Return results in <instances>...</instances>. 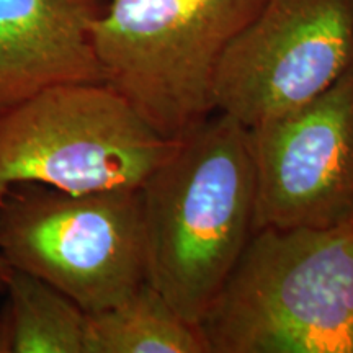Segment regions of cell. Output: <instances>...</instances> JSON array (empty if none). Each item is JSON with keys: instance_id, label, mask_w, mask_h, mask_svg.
Returning a JSON list of instances; mask_svg holds the SVG:
<instances>
[{"instance_id": "cell-1", "label": "cell", "mask_w": 353, "mask_h": 353, "mask_svg": "<svg viewBox=\"0 0 353 353\" xmlns=\"http://www.w3.org/2000/svg\"><path fill=\"white\" fill-rule=\"evenodd\" d=\"M145 281L200 325L252 236L247 128L211 113L139 187Z\"/></svg>"}, {"instance_id": "cell-2", "label": "cell", "mask_w": 353, "mask_h": 353, "mask_svg": "<svg viewBox=\"0 0 353 353\" xmlns=\"http://www.w3.org/2000/svg\"><path fill=\"white\" fill-rule=\"evenodd\" d=\"M198 329L210 353H353V218L254 231Z\"/></svg>"}, {"instance_id": "cell-3", "label": "cell", "mask_w": 353, "mask_h": 353, "mask_svg": "<svg viewBox=\"0 0 353 353\" xmlns=\"http://www.w3.org/2000/svg\"><path fill=\"white\" fill-rule=\"evenodd\" d=\"M265 0H107L92 26L103 83L149 126L182 139L213 107L228 44Z\"/></svg>"}, {"instance_id": "cell-4", "label": "cell", "mask_w": 353, "mask_h": 353, "mask_svg": "<svg viewBox=\"0 0 353 353\" xmlns=\"http://www.w3.org/2000/svg\"><path fill=\"white\" fill-rule=\"evenodd\" d=\"M180 139H167L103 82L46 88L0 112V201L19 183L69 193L139 188Z\"/></svg>"}, {"instance_id": "cell-5", "label": "cell", "mask_w": 353, "mask_h": 353, "mask_svg": "<svg viewBox=\"0 0 353 353\" xmlns=\"http://www.w3.org/2000/svg\"><path fill=\"white\" fill-rule=\"evenodd\" d=\"M0 255L87 314L112 307L145 281L139 188L15 185L0 201Z\"/></svg>"}, {"instance_id": "cell-6", "label": "cell", "mask_w": 353, "mask_h": 353, "mask_svg": "<svg viewBox=\"0 0 353 353\" xmlns=\"http://www.w3.org/2000/svg\"><path fill=\"white\" fill-rule=\"evenodd\" d=\"M353 64V0H265L228 44L214 112L254 128L325 92Z\"/></svg>"}, {"instance_id": "cell-7", "label": "cell", "mask_w": 353, "mask_h": 353, "mask_svg": "<svg viewBox=\"0 0 353 353\" xmlns=\"http://www.w3.org/2000/svg\"><path fill=\"white\" fill-rule=\"evenodd\" d=\"M252 232L353 218V64L316 99L247 128Z\"/></svg>"}, {"instance_id": "cell-8", "label": "cell", "mask_w": 353, "mask_h": 353, "mask_svg": "<svg viewBox=\"0 0 353 353\" xmlns=\"http://www.w3.org/2000/svg\"><path fill=\"white\" fill-rule=\"evenodd\" d=\"M107 0H0V112L46 88L103 82L92 26Z\"/></svg>"}, {"instance_id": "cell-9", "label": "cell", "mask_w": 353, "mask_h": 353, "mask_svg": "<svg viewBox=\"0 0 353 353\" xmlns=\"http://www.w3.org/2000/svg\"><path fill=\"white\" fill-rule=\"evenodd\" d=\"M83 353H210V348L200 329L144 281L121 303L85 314Z\"/></svg>"}, {"instance_id": "cell-10", "label": "cell", "mask_w": 353, "mask_h": 353, "mask_svg": "<svg viewBox=\"0 0 353 353\" xmlns=\"http://www.w3.org/2000/svg\"><path fill=\"white\" fill-rule=\"evenodd\" d=\"M3 290V353H83L87 312L72 299L17 268Z\"/></svg>"}, {"instance_id": "cell-11", "label": "cell", "mask_w": 353, "mask_h": 353, "mask_svg": "<svg viewBox=\"0 0 353 353\" xmlns=\"http://www.w3.org/2000/svg\"><path fill=\"white\" fill-rule=\"evenodd\" d=\"M12 268L8 267L6 260H3L2 255H0V288H3V285H6V280L8 276V273H10Z\"/></svg>"}, {"instance_id": "cell-12", "label": "cell", "mask_w": 353, "mask_h": 353, "mask_svg": "<svg viewBox=\"0 0 353 353\" xmlns=\"http://www.w3.org/2000/svg\"><path fill=\"white\" fill-rule=\"evenodd\" d=\"M0 353H3V322H2V314H0Z\"/></svg>"}]
</instances>
